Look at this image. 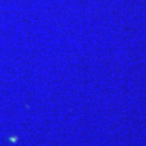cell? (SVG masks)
I'll return each instance as SVG.
<instances>
[{
    "instance_id": "1",
    "label": "cell",
    "mask_w": 146,
    "mask_h": 146,
    "mask_svg": "<svg viewBox=\"0 0 146 146\" xmlns=\"http://www.w3.org/2000/svg\"><path fill=\"white\" fill-rule=\"evenodd\" d=\"M11 141H16V139H11Z\"/></svg>"
}]
</instances>
